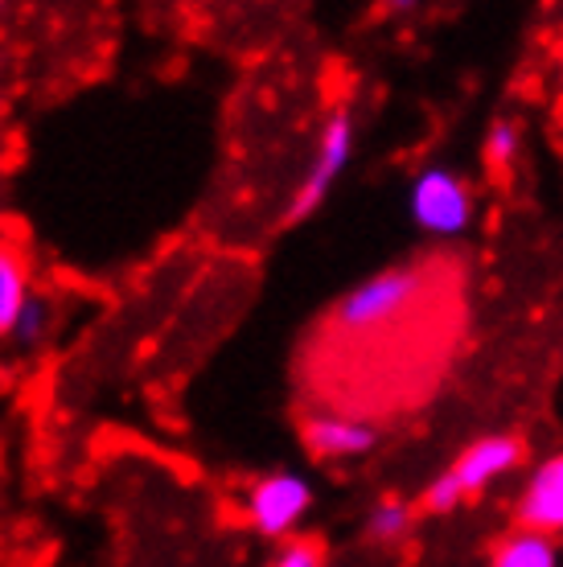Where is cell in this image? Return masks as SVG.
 Listing matches in <instances>:
<instances>
[{
    "label": "cell",
    "mask_w": 563,
    "mask_h": 567,
    "mask_svg": "<svg viewBox=\"0 0 563 567\" xmlns=\"http://www.w3.org/2000/svg\"><path fill=\"white\" fill-rule=\"evenodd\" d=\"M461 497H465L461 482L452 477V468H444L437 482L428 485V494H423V506H428L432 514H449L452 506H461Z\"/></svg>",
    "instance_id": "4fadbf2b"
},
{
    "label": "cell",
    "mask_w": 563,
    "mask_h": 567,
    "mask_svg": "<svg viewBox=\"0 0 563 567\" xmlns=\"http://www.w3.org/2000/svg\"><path fill=\"white\" fill-rule=\"evenodd\" d=\"M272 567H321V547L309 539H296V543H284Z\"/></svg>",
    "instance_id": "5bb4252c"
},
{
    "label": "cell",
    "mask_w": 563,
    "mask_h": 567,
    "mask_svg": "<svg viewBox=\"0 0 563 567\" xmlns=\"http://www.w3.org/2000/svg\"><path fill=\"white\" fill-rule=\"evenodd\" d=\"M522 453H526V449H522L519 436H485V440H478V444H469L449 468L469 497V494H478V489H485L493 477L510 473V468L522 461Z\"/></svg>",
    "instance_id": "52a82bcc"
},
{
    "label": "cell",
    "mask_w": 563,
    "mask_h": 567,
    "mask_svg": "<svg viewBox=\"0 0 563 567\" xmlns=\"http://www.w3.org/2000/svg\"><path fill=\"white\" fill-rule=\"evenodd\" d=\"M519 523L522 530H539L547 539L563 530V453L539 465L535 477L526 482L519 497Z\"/></svg>",
    "instance_id": "5b68a950"
},
{
    "label": "cell",
    "mask_w": 563,
    "mask_h": 567,
    "mask_svg": "<svg viewBox=\"0 0 563 567\" xmlns=\"http://www.w3.org/2000/svg\"><path fill=\"white\" fill-rule=\"evenodd\" d=\"M350 156H354V120L346 112H334L325 120L321 136H317V153H313L309 173L296 185L293 206H288V223L309 218V214L329 198V189H334V182L346 173Z\"/></svg>",
    "instance_id": "3957f363"
},
{
    "label": "cell",
    "mask_w": 563,
    "mask_h": 567,
    "mask_svg": "<svg viewBox=\"0 0 563 567\" xmlns=\"http://www.w3.org/2000/svg\"><path fill=\"white\" fill-rule=\"evenodd\" d=\"M490 567H555V543L539 530H519L493 547Z\"/></svg>",
    "instance_id": "9c48e42d"
},
{
    "label": "cell",
    "mask_w": 563,
    "mask_h": 567,
    "mask_svg": "<svg viewBox=\"0 0 563 567\" xmlns=\"http://www.w3.org/2000/svg\"><path fill=\"white\" fill-rule=\"evenodd\" d=\"M411 218L416 227L428 235H461L473 218V194L469 185L444 165H428V169L411 182Z\"/></svg>",
    "instance_id": "7a4b0ae2"
},
{
    "label": "cell",
    "mask_w": 563,
    "mask_h": 567,
    "mask_svg": "<svg viewBox=\"0 0 563 567\" xmlns=\"http://www.w3.org/2000/svg\"><path fill=\"white\" fill-rule=\"evenodd\" d=\"M50 321H54V312H50V300L42 297H29L25 309H21V317H17V326L9 338L21 346V350H33L38 341H45V333H50Z\"/></svg>",
    "instance_id": "8fae6325"
},
{
    "label": "cell",
    "mask_w": 563,
    "mask_h": 567,
    "mask_svg": "<svg viewBox=\"0 0 563 567\" xmlns=\"http://www.w3.org/2000/svg\"><path fill=\"white\" fill-rule=\"evenodd\" d=\"M411 297H416V276L403 268H391L362 280L358 288H350L338 300L334 317H338L341 329H370L379 326V321H387V317H395Z\"/></svg>",
    "instance_id": "277c9868"
},
{
    "label": "cell",
    "mask_w": 563,
    "mask_h": 567,
    "mask_svg": "<svg viewBox=\"0 0 563 567\" xmlns=\"http://www.w3.org/2000/svg\"><path fill=\"white\" fill-rule=\"evenodd\" d=\"M29 297H33V292H29L25 264H21L9 247H0V338L13 333L17 317H21Z\"/></svg>",
    "instance_id": "ba28073f"
},
{
    "label": "cell",
    "mask_w": 563,
    "mask_h": 567,
    "mask_svg": "<svg viewBox=\"0 0 563 567\" xmlns=\"http://www.w3.org/2000/svg\"><path fill=\"white\" fill-rule=\"evenodd\" d=\"M519 153V128L510 124V120H498L485 136V161H490L493 169H506L510 161Z\"/></svg>",
    "instance_id": "7c38bea8"
},
{
    "label": "cell",
    "mask_w": 563,
    "mask_h": 567,
    "mask_svg": "<svg viewBox=\"0 0 563 567\" xmlns=\"http://www.w3.org/2000/svg\"><path fill=\"white\" fill-rule=\"evenodd\" d=\"M411 526V511L403 506V502H395V497H387V502H379L375 511H370L367 518V535L375 543H395L403 539Z\"/></svg>",
    "instance_id": "30bf717a"
},
{
    "label": "cell",
    "mask_w": 563,
    "mask_h": 567,
    "mask_svg": "<svg viewBox=\"0 0 563 567\" xmlns=\"http://www.w3.org/2000/svg\"><path fill=\"white\" fill-rule=\"evenodd\" d=\"M313 506V485L293 473V468H276V473H264L259 482H252L247 497H243V514L247 523L264 535V539H284L293 535L300 518L309 514Z\"/></svg>",
    "instance_id": "6da1fadb"
},
{
    "label": "cell",
    "mask_w": 563,
    "mask_h": 567,
    "mask_svg": "<svg viewBox=\"0 0 563 567\" xmlns=\"http://www.w3.org/2000/svg\"><path fill=\"white\" fill-rule=\"evenodd\" d=\"M305 444L321 461H354V456H367L379 444V432L370 424H362V420L325 412V415H313L309 424H305Z\"/></svg>",
    "instance_id": "8992f818"
}]
</instances>
